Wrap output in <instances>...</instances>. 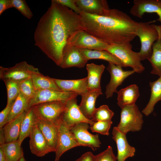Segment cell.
<instances>
[{"instance_id":"obj_1","label":"cell","mask_w":161,"mask_h":161,"mask_svg":"<svg viewBox=\"0 0 161 161\" xmlns=\"http://www.w3.org/2000/svg\"><path fill=\"white\" fill-rule=\"evenodd\" d=\"M82 30L79 15L52 0L37 23L34 33L35 45L60 66L69 38Z\"/></svg>"},{"instance_id":"obj_2","label":"cell","mask_w":161,"mask_h":161,"mask_svg":"<svg viewBox=\"0 0 161 161\" xmlns=\"http://www.w3.org/2000/svg\"><path fill=\"white\" fill-rule=\"evenodd\" d=\"M83 30L109 45L130 42L137 36L138 22L117 9H109L99 16L82 12L79 15Z\"/></svg>"},{"instance_id":"obj_3","label":"cell","mask_w":161,"mask_h":161,"mask_svg":"<svg viewBox=\"0 0 161 161\" xmlns=\"http://www.w3.org/2000/svg\"><path fill=\"white\" fill-rule=\"evenodd\" d=\"M152 22H138L136 34L141 43L139 53L141 61L148 60L151 57L153 45L159 38L156 25L150 24Z\"/></svg>"},{"instance_id":"obj_4","label":"cell","mask_w":161,"mask_h":161,"mask_svg":"<svg viewBox=\"0 0 161 161\" xmlns=\"http://www.w3.org/2000/svg\"><path fill=\"white\" fill-rule=\"evenodd\" d=\"M67 101L45 102L32 107L36 118L58 126L62 121Z\"/></svg>"},{"instance_id":"obj_5","label":"cell","mask_w":161,"mask_h":161,"mask_svg":"<svg viewBox=\"0 0 161 161\" xmlns=\"http://www.w3.org/2000/svg\"><path fill=\"white\" fill-rule=\"evenodd\" d=\"M106 51L120 59L125 67H131L135 72L141 73L144 71L145 67L141 63L139 52L132 50L130 42L109 45Z\"/></svg>"},{"instance_id":"obj_6","label":"cell","mask_w":161,"mask_h":161,"mask_svg":"<svg viewBox=\"0 0 161 161\" xmlns=\"http://www.w3.org/2000/svg\"><path fill=\"white\" fill-rule=\"evenodd\" d=\"M143 122V115L135 104L121 109L120 122L117 127L121 132L126 134L129 131H140Z\"/></svg>"},{"instance_id":"obj_7","label":"cell","mask_w":161,"mask_h":161,"mask_svg":"<svg viewBox=\"0 0 161 161\" xmlns=\"http://www.w3.org/2000/svg\"><path fill=\"white\" fill-rule=\"evenodd\" d=\"M67 45L80 49L105 51L109 46L83 30L78 31L73 34L69 38Z\"/></svg>"},{"instance_id":"obj_8","label":"cell","mask_w":161,"mask_h":161,"mask_svg":"<svg viewBox=\"0 0 161 161\" xmlns=\"http://www.w3.org/2000/svg\"><path fill=\"white\" fill-rule=\"evenodd\" d=\"M38 68L25 61L17 63L10 67L0 66V78L3 81L10 80L18 83L31 78L34 73L39 72Z\"/></svg>"},{"instance_id":"obj_9","label":"cell","mask_w":161,"mask_h":161,"mask_svg":"<svg viewBox=\"0 0 161 161\" xmlns=\"http://www.w3.org/2000/svg\"><path fill=\"white\" fill-rule=\"evenodd\" d=\"M88 123L85 122L78 123L69 128L75 139L80 146H88L95 151L100 147L101 143L98 134H93L88 130L90 129Z\"/></svg>"},{"instance_id":"obj_10","label":"cell","mask_w":161,"mask_h":161,"mask_svg":"<svg viewBox=\"0 0 161 161\" xmlns=\"http://www.w3.org/2000/svg\"><path fill=\"white\" fill-rule=\"evenodd\" d=\"M78 95L69 91L53 89H46L36 91L34 97L30 100L29 108L36 104L47 102L66 101L76 98Z\"/></svg>"},{"instance_id":"obj_11","label":"cell","mask_w":161,"mask_h":161,"mask_svg":"<svg viewBox=\"0 0 161 161\" xmlns=\"http://www.w3.org/2000/svg\"><path fill=\"white\" fill-rule=\"evenodd\" d=\"M80 146L75 139L69 128L61 121L58 126V134L55 161H59L62 155L68 150Z\"/></svg>"},{"instance_id":"obj_12","label":"cell","mask_w":161,"mask_h":161,"mask_svg":"<svg viewBox=\"0 0 161 161\" xmlns=\"http://www.w3.org/2000/svg\"><path fill=\"white\" fill-rule=\"evenodd\" d=\"M122 66L109 63L106 69L109 72L111 79L106 86L105 94L106 98L112 97L114 93H117V88L125 79L135 72L134 70H124Z\"/></svg>"},{"instance_id":"obj_13","label":"cell","mask_w":161,"mask_h":161,"mask_svg":"<svg viewBox=\"0 0 161 161\" xmlns=\"http://www.w3.org/2000/svg\"><path fill=\"white\" fill-rule=\"evenodd\" d=\"M61 121L69 128L81 122L86 123L90 125L95 123L92 120L86 118L82 113L77 105L76 98L67 101Z\"/></svg>"},{"instance_id":"obj_14","label":"cell","mask_w":161,"mask_h":161,"mask_svg":"<svg viewBox=\"0 0 161 161\" xmlns=\"http://www.w3.org/2000/svg\"><path fill=\"white\" fill-rule=\"evenodd\" d=\"M29 146L31 153L38 157H42L55 150L48 144L35 122L30 135Z\"/></svg>"},{"instance_id":"obj_15","label":"cell","mask_w":161,"mask_h":161,"mask_svg":"<svg viewBox=\"0 0 161 161\" xmlns=\"http://www.w3.org/2000/svg\"><path fill=\"white\" fill-rule=\"evenodd\" d=\"M130 13L142 18L145 13H155L158 16L157 21L161 23V0H134Z\"/></svg>"},{"instance_id":"obj_16","label":"cell","mask_w":161,"mask_h":161,"mask_svg":"<svg viewBox=\"0 0 161 161\" xmlns=\"http://www.w3.org/2000/svg\"><path fill=\"white\" fill-rule=\"evenodd\" d=\"M80 52L79 48L67 45L64 49L60 67L63 69L72 67L82 68L88 62Z\"/></svg>"},{"instance_id":"obj_17","label":"cell","mask_w":161,"mask_h":161,"mask_svg":"<svg viewBox=\"0 0 161 161\" xmlns=\"http://www.w3.org/2000/svg\"><path fill=\"white\" fill-rule=\"evenodd\" d=\"M112 134V138L117 144V161H125L128 158L134 156L135 149L129 144L126 134L121 132L115 126L113 128Z\"/></svg>"},{"instance_id":"obj_18","label":"cell","mask_w":161,"mask_h":161,"mask_svg":"<svg viewBox=\"0 0 161 161\" xmlns=\"http://www.w3.org/2000/svg\"><path fill=\"white\" fill-rule=\"evenodd\" d=\"M61 90L72 92L81 96L88 91L87 77L76 80H63L53 78Z\"/></svg>"},{"instance_id":"obj_19","label":"cell","mask_w":161,"mask_h":161,"mask_svg":"<svg viewBox=\"0 0 161 161\" xmlns=\"http://www.w3.org/2000/svg\"><path fill=\"white\" fill-rule=\"evenodd\" d=\"M102 94L100 89L89 91L81 96V100L78 106L82 113L86 118L92 120L96 109V100L99 96Z\"/></svg>"},{"instance_id":"obj_20","label":"cell","mask_w":161,"mask_h":161,"mask_svg":"<svg viewBox=\"0 0 161 161\" xmlns=\"http://www.w3.org/2000/svg\"><path fill=\"white\" fill-rule=\"evenodd\" d=\"M77 5L82 12L103 16L110 9L106 0H76Z\"/></svg>"},{"instance_id":"obj_21","label":"cell","mask_w":161,"mask_h":161,"mask_svg":"<svg viewBox=\"0 0 161 161\" xmlns=\"http://www.w3.org/2000/svg\"><path fill=\"white\" fill-rule=\"evenodd\" d=\"M139 88L133 84L120 89L117 91V104L121 108L135 104L140 96Z\"/></svg>"},{"instance_id":"obj_22","label":"cell","mask_w":161,"mask_h":161,"mask_svg":"<svg viewBox=\"0 0 161 161\" xmlns=\"http://www.w3.org/2000/svg\"><path fill=\"white\" fill-rule=\"evenodd\" d=\"M35 122L49 145L55 151L58 138V126L36 117Z\"/></svg>"},{"instance_id":"obj_23","label":"cell","mask_w":161,"mask_h":161,"mask_svg":"<svg viewBox=\"0 0 161 161\" xmlns=\"http://www.w3.org/2000/svg\"><path fill=\"white\" fill-rule=\"evenodd\" d=\"M26 111L7 123L2 128L5 143L17 141L19 135L21 123Z\"/></svg>"},{"instance_id":"obj_24","label":"cell","mask_w":161,"mask_h":161,"mask_svg":"<svg viewBox=\"0 0 161 161\" xmlns=\"http://www.w3.org/2000/svg\"><path fill=\"white\" fill-rule=\"evenodd\" d=\"M105 69V66L103 64L97 65L91 63L86 64L89 91L101 89L100 79Z\"/></svg>"},{"instance_id":"obj_25","label":"cell","mask_w":161,"mask_h":161,"mask_svg":"<svg viewBox=\"0 0 161 161\" xmlns=\"http://www.w3.org/2000/svg\"><path fill=\"white\" fill-rule=\"evenodd\" d=\"M85 58L88 61L92 59H99L107 61L122 67H125L122 61L117 57L109 52L105 50H89L79 48Z\"/></svg>"},{"instance_id":"obj_26","label":"cell","mask_w":161,"mask_h":161,"mask_svg":"<svg viewBox=\"0 0 161 161\" xmlns=\"http://www.w3.org/2000/svg\"><path fill=\"white\" fill-rule=\"evenodd\" d=\"M149 86L151 91L149 100L142 111V113L146 116H148L153 112L156 104L161 100V76L157 80L150 82Z\"/></svg>"},{"instance_id":"obj_27","label":"cell","mask_w":161,"mask_h":161,"mask_svg":"<svg viewBox=\"0 0 161 161\" xmlns=\"http://www.w3.org/2000/svg\"><path fill=\"white\" fill-rule=\"evenodd\" d=\"M21 145L18 140L0 145L6 161H18L24 155Z\"/></svg>"},{"instance_id":"obj_28","label":"cell","mask_w":161,"mask_h":161,"mask_svg":"<svg viewBox=\"0 0 161 161\" xmlns=\"http://www.w3.org/2000/svg\"><path fill=\"white\" fill-rule=\"evenodd\" d=\"M35 118L32 107H31L27 111L21 123L20 132L18 140L21 144L25 138L29 137L35 123Z\"/></svg>"},{"instance_id":"obj_29","label":"cell","mask_w":161,"mask_h":161,"mask_svg":"<svg viewBox=\"0 0 161 161\" xmlns=\"http://www.w3.org/2000/svg\"><path fill=\"white\" fill-rule=\"evenodd\" d=\"M31 78L35 91L46 89L62 90L57 85L53 78L44 75L40 72L34 73Z\"/></svg>"},{"instance_id":"obj_30","label":"cell","mask_w":161,"mask_h":161,"mask_svg":"<svg viewBox=\"0 0 161 161\" xmlns=\"http://www.w3.org/2000/svg\"><path fill=\"white\" fill-rule=\"evenodd\" d=\"M152 52L148 60L151 64V73L161 76V43L159 38L153 44Z\"/></svg>"},{"instance_id":"obj_31","label":"cell","mask_w":161,"mask_h":161,"mask_svg":"<svg viewBox=\"0 0 161 161\" xmlns=\"http://www.w3.org/2000/svg\"><path fill=\"white\" fill-rule=\"evenodd\" d=\"M29 101L20 93L13 104L7 123L27 111L29 109Z\"/></svg>"},{"instance_id":"obj_32","label":"cell","mask_w":161,"mask_h":161,"mask_svg":"<svg viewBox=\"0 0 161 161\" xmlns=\"http://www.w3.org/2000/svg\"><path fill=\"white\" fill-rule=\"evenodd\" d=\"M114 115V113L109 109L108 105H103L96 108L92 120L94 122L111 121Z\"/></svg>"},{"instance_id":"obj_33","label":"cell","mask_w":161,"mask_h":161,"mask_svg":"<svg viewBox=\"0 0 161 161\" xmlns=\"http://www.w3.org/2000/svg\"><path fill=\"white\" fill-rule=\"evenodd\" d=\"M3 81L7 91V104H9L14 101L20 93L19 83L10 80H5Z\"/></svg>"},{"instance_id":"obj_34","label":"cell","mask_w":161,"mask_h":161,"mask_svg":"<svg viewBox=\"0 0 161 161\" xmlns=\"http://www.w3.org/2000/svg\"><path fill=\"white\" fill-rule=\"evenodd\" d=\"M20 93L30 100L34 96L35 90L31 78L24 80L19 83Z\"/></svg>"},{"instance_id":"obj_35","label":"cell","mask_w":161,"mask_h":161,"mask_svg":"<svg viewBox=\"0 0 161 161\" xmlns=\"http://www.w3.org/2000/svg\"><path fill=\"white\" fill-rule=\"evenodd\" d=\"M112 123V120L99 121L95 122L90 126V129L92 132H96L104 135H109V130Z\"/></svg>"},{"instance_id":"obj_36","label":"cell","mask_w":161,"mask_h":161,"mask_svg":"<svg viewBox=\"0 0 161 161\" xmlns=\"http://www.w3.org/2000/svg\"><path fill=\"white\" fill-rule=\"evenodd\" d=\"M13 8L19 11L25 17L28 19L32 18V13L25 0H12Z\"/></svg>"},{"instance_id":"obj_37","label":"cell","mask_w":161,"mask_h":161,"mask_svg":"<svg viewBox=\"0 0 161 161\" xmlns=\"http://www.w3.org/2000/svg\"><path fill=\"white\" fill-rule=\"evenodd\" d=\"M112 147L109 146L104 151L95 155L94 161H117Z\"/></svg>"},{"instance_id":"obj_38","label":"cell","mask_w":161,"mask_h":161,"mask_svg":"<svg viewBox=\"0 0 161 161\" xmlns=\"http://www.w3.org/2000/svg\"><path fill=\"white\" fill-rule=\"evenodd\" d=\"M54 0L56 3L72 10L79 15L82 12L81 9L77 5L76 2V0Z\"/></svg>"},{"instance_id":"obj_39","label":"cell","mask_w":161,"mask_h":161,"mask_svg":"<svg viewBox=\"0 0 161 161\" xmlns=\"http://www.w3.org/2000/svg\"><path fill=\"white\" fill-rule=\"evenodd\" d=\"M14 101L7 104L6 107L0 113V128L7 123V121Z\"/></svg>"},{"instance_id":"obj_40","label":"cell","mask_w":161,"mask_h":161,"mask_svg":"<svg viewBox=\"0 0 161 161\" xmlns=\"http://www.w3.org/2000/svg\"><path fill=\"white\" fill-rule=\"evenodd\" d=\"M13 7L12 0H0V15L5 10Z\"/></svg>"},{"instance_id":"obj_41","label":"cell","mask_w":161,"mask_h":161,"mask_svg":"<svg viewBox=\"0 0 161 161\" xmlns=\"http://www.w3.org/2000/svg\"><path fill=\"white\" fill-rule=\"evenodd\" d=\"M95 155L90 152H87L82 155L75 161H94Z\"/></svg>"},{"instance_id":"obj_42","label":"cell","mask_w":161,"mask_h":161,"mask_svg":"<svg viewBox=\"0 0 161 161\" xmlns=\"http://www.w3.org/2000/svg\"><path fill=\"white\" fill-rule=\"evenodd\" d=\"M5 143L2 128L0 129V145Z\"/></svg>"},{"instance_id":"obj_43","label":"cell","mask_w":161,"mask_h":161,"mask_svg":"<svg viewBox=\"0 0 161 161\" xmlns=\"http://www.w3.org/2000/svg\"><path fill=\"white\" fill-rule=\"evenodd\" d=\"M0 161H6L2 149L0 147Z\"/></svg>"},{"instance_id":"obj_44","label":"cell","mask_w":161,"mask_h":161,"mask_svg":"<svg viewBox=\"0 0 161 161\" xmlns=\"http://www.w3.org/2000/svg\"><path fill=\"white\" fill-rule=\"evenodd\" d=\"M156 27L159 33V38L161 43V25H156Z\"/></svg>"},{"instance_id":"obj_45","label":"cell","mask_w":161,"mask_h":161,"mask_svg":"<svg viewBox=\"0 0 161 161\" xmlns=\"http://www.w3.org/2000/svg\"><path fill=\"white\" fill-rule=\"evenodd\" d=\"M18 161H26V160L24 157V155L21 157Z\"/></svg>"}]
</instances>
